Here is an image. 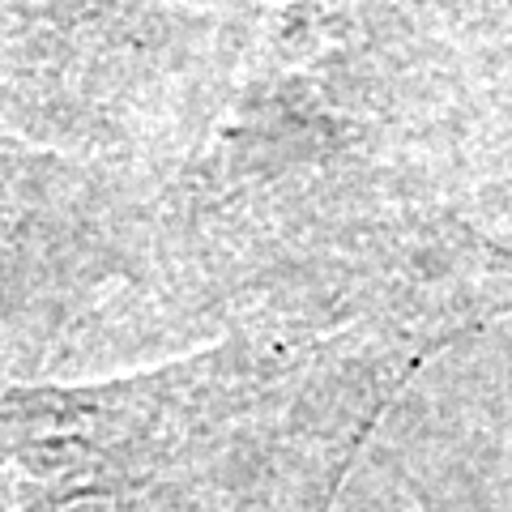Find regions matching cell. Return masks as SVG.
<instances>
[{"instance_id": "obj_1", "label": "cell", "mask_w": 512, "mask_h": 512, "mask_svg": "<svg viewBox=\"0 0 512 512\" xmlns=\"http://www.w3.org/2000/svg\"><path fill=\"white\" fill-rule=\"evenodd\" d=\"M154 466L146 431L99 414H0V512H56Z\"/></svg>"}]
</instances>
